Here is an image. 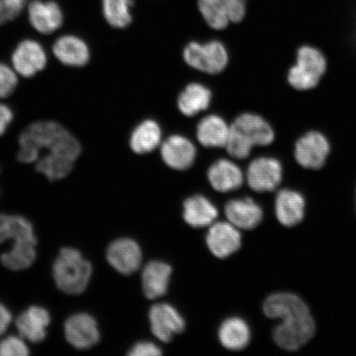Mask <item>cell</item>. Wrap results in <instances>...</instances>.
Wrapping results in <instances>:
<instances>
[{"mask_svg":"<svg viewBox=\"0 0 356 356\" xmlns=\"http://www.w3.org/2000/svg\"><path fill=\"white\" fill-rule=\"evenodd\" d=\"M266 317L280 319L273 331V340L280 348L296 351L314 337L316 325L308 305L291 293H275L264 302Z\"/></svg>","mask_w":356,"mask_h":356,"instance_id":"cell-1","label":"cell"},{"mask_svg":"<svg viewBox=\"0 0 356 356\" xmlns=\"http://www.w3.org/2000/svg\"><path fill=\"white\" fill-rule=\"evenodd\" d=\"M17 159L24 163L38 161L43 151L47 154L63 156L75 161L82 152L81 145L73 135L54 122L31 124L19 137Z\"/></svg>","mask_w":356,"mask_h":356,"instance_id":"cell-2","label":"cell"},{"mask_svg":"<svg viewBox=\"0 0 356 356\" xmlns=\"http://www.w3.org/2000/svg\"><path fill=\"white\" fill-rule=\"evenodd\" d=\"M275 139L274 129L266 119L255 113H244L231 124L225 148L231 157L244 159L254 147L270 145Z\"/></svg>","mask_w":356,"mask_h":356,"instance_id":"cell-3","label":"cell"},{"mask_svg":"<svg viewBox=\"0 0 356 356\" xmlns=\"http://www.w3.org/2000/svg\"><path fill=\"white\" fill-rule=\"evenodd\" d=\"M52 274L60 291L67 295L77 296L86 291L92 267L77 249L64 248L53 264Z\"/></svg>","mask_w":356,"mask_h":356,"instance_id":"cell-4","label":"cell"},{"mask_svg":"<svg viewBox=\"0 0 356 356\" xmlns=\"http://www.w3.org/2000/svg\"><path fill=\"white\" fill-rule=\"evenodd\" d=\"M327 69L323 53L317 47L305 44L298 49L296 63L287 73V82L296 91H309L321 82Z\"/></svg>","mask_w":356,"mask_h":356,"instance_id":"cell-5","label":"cell"},{"mask_svg":"<svg viewBox=\"0 0 356 356\" xmlns=\"http://www.w3.org/2000/svg\"><path fill=\"white\" fill-rule=\"evenodd\" d=\"M184 59L191 68L208 74H218L224 71L229 63V52L219 41L207 43L191 42L184 51Z\"/></svg>","mask_w":356,"mask_h":356,"instance_id":"cell-6","label":"cell"},{"mask_svg":"<svg viewBox=\"0 0 356 356\" xmlns=\"http://www.w3.org/2000/svg\"><path fill=\"white\" fill-rule=\"evenodd\" d=\"M330 153V142L323 133L317 131L306 132L293 146V156L298 164L312 170L322 168Z\"/></svg>","mask_w":356,"mask_h":356,"instance_id":"cell-7","label":"cell"},{"mask_svg":"<svg viewBox=\"0 0 356 356\" xmlns=\"http://www.w3.org/2000/svg\"><path fill=\"white\" fill-rule=\"evenodd\" d=\"M247 0H198L200 13L211 29L222 30L238 24L246 15Z\"/></svg>","mask_w":356,"mask_h":356,"instance_id":"cell-8","label":"cell"},{"mask_svg":"<svg viewBox=\"0 0 356 356\" xmlns=\"http://www.w3.org/2000/svg\"><path fill=\"white\" fill-rule=\"evenodd\" d=\"M249 188L257 193H270L278 188L283 179V167L277 159L257 158L249 164L246 173Z\"/></svg>","mask_w":356,"mask_h":356,"instance_id":"cell-9","label":"cell"},{"mask_svg":"<svg viewBox=\"0 0 356 356\" xmlns=\"http://www.w3.org/2000/svg\"><path fill=\"white\" fill-rule=\"evenodd\" d=\"M149 319L151 332L157 339L165 343L186 328L185 319L179 311L167 302H160L151 307Z\"/></svg>","mask_w":356,"mask_h":356,"instance_id":"cell-10","label":"cell"},{"mask_svg":"<svg viewBox=\"0 0 356 356\" xmlns=\"http://www.w3.org/2000/svg\"><path fill=\"white\" fill-rule=\"evenodd\" d=\"M65 336L67 341L78 350H88L100 340L97 323L92 315L86 313L75 314L65 323Z\"/></svg>","mask_w":356,"mask_h":356,"instance_id":"cell-11","label":"cell"},{"mask_svg":"<svg viewBox=\"0 0 356 356\" xmlns=\"http://www.w3.org/2000/svg\"><path fill=\"white\" fill-rule=\"evenodd\" d=\"M142 257L139 243L129 238L115 239L106 250L108 264L122 275L135 273L140 267Z\"/></svg>","mask_w":356,"mask_h":356,"instance_id":"cell-12","label":"cell"},{"mask_svg":"<svg viewBox=\"0 0 356 356\" xmlns=\"http://www.w3.org/2000/svg\"><path fill=\"white\" fill-rule=\"evenodd\" d=\"M206 242L213 256L225 259L241 248L242 236L239 229L229 222H215L208 230Z\"/></svg>","mask_w":356,"mask_h":356,"instance_id":"cell-13","label":"cell"},{"mask_svg":"<svg viewBox=\"0 0 356 356\" xmlns=\"http://www.w3.org/2000/svg\"><path fill=\"white\" fill-rule=\"evenodd\" d=\"M12 63L16 72L22 77H33L46 67L47 53L42 44L37 41L24 40L13 51Z\"/></svg>","mask_w":356,"mask_h":356,"instance_id":"cell-14","label":"cell"},{"mask_svg":"<svg viewBox=\"0 0 356 356\" xmlns=\"http://www.w3.org/2000/svg\"><path fill=\"white\" fill-rule=\"evenodd\" d=\"M160 154L167 166L177 171H185L193 165L197 149L188 138L172 135L163 142Z\"/></svg>","mask_w":356,"mask_h":356,"instance_id":"cell-15","label":"cell"},{"mask_svg":"<svg viewBox=\"0 0 356 356\" xmlns=\"http://www.w3.org/2000/svg\"><path fill=\"white\" fill-rule=\"evenodd\" d=\"M225 212L230 224L238 229H254L264 220V211L250 197L229 200L225 204Z\"/></svg>","mask_w":356,"mask_h":356,"instance_id":"cell-16","label":"cell"},{"mask_svg":"<svg viewBox=\"0 0 356 356\" xmlns=\"http://www.w3.org/2000/svg\"><path fill=\"white\" fill-rule=\"evenodd\" d=\"M209 182L218 193H226L238 190L243 184L244 175L237 164L221 159L212 163L207 172Z\"/></svg>","mask_w":356,"mask_h":356,"instance_id":"cell-17","label":"cell"},{"mask_svg":"<svg viewBox=\"0 0 356 356\" xmlns=\"http://www.w3.org/2000/svg\"><path fill=\"white\" fill-rule=\"evenodd\" d=\"M51 323L48 310L40 306H32L16 319V327L20 336L33 343H39L47 337V328Z\"/></svg>","mask_w":356,"mask_h":356,"instance_id":"cell-18","label":"cell"},{"mask_svg":"<svg viewBox=\"0 0 356 356\" xmlns=\"http://www.w3.org/2000/svg\"><path fill=\"white\" fill-rule=\"evenodd\" d=\"M275 212L280 224L291 228L304 220L305 200L299 191L280 190L275 197Z\"/></svg>","mask_w":356,"mask_h":356,"instance_id":"cell-19","label":"cell"},{"mask_svg":"<svg viewBox=\"0 0 356 356\" xmlns=\"http://www.w3.org/2000/svg\"><path fill=\"white\" fill-rule=\"evenodd\" d=\"M172 270L165 261H151L142 271V289L147 299L154 300L165 296Z\"/></svg>","mask_w":356,"mask_h":356,"instance_id":"cell-20","label":"cell"},{"mask_svg":"<svg viewBox=\"0 0 356 356\" xmlns=\"http://www.w3.org/2000/svg\"><path fill=\"white\" fill-rule=\"evenodd\" d=\"M29 17L31 24L40 33L51 34L59 29L64 17L61 8L53 1L35 0L30 3Z\"/></svg>","mask_w":356,"mask_h":356,"instance_id":"cell-21","label":"cell"},{"mask_svg":"<svg viewBox=\"0 0 356 356\" xmlns=\"http://www.w3.org/2000/svg\"><path fill=\"white\" fill-rule=\"evenodd\" d=\"M219 211L210 199L202 195H194L185 200L182 217L193 228L211 226L216 222Z\"/></svg>","mask_w":356,"mask_h":356,"instance_id":"cell-22","label":"cell"},{"mask_svg":"<svg viewBox=\"0 0 356 356\" xmlns=\"http://www.w3.org/2000/svg\"><path fill=\"white\" fill-rule=\"evenodd\" d=\"M52 50L58 60L67 66L83 67L90 60L88 44L76 35H65L58 38Z\"/></svg>","mask_w":356,"mask_h":356,"instance_id":"cell-23","label":"cell"},{"mask_svg":"<svg viewBox=\"0 0 356 356\" xmlns=\"http://www.w3.org/2000/svg\"><path fill=\"white\" fill-rule=\"evenodd\" d=\"M218 337L225 349L242 350L250 343L251 329L242 318L230 317L221 323Z\"/></svg>","mask_w":356,"mask_h":356,"instance_id":"cell-24","label":"cell"},{"mask_svg":"<svg viewBox=\"0 0 356 356\" xmlns=\"http://www.w3.org/2000/svg\"><path fill=\"white\" fill-rule=\"evenodd\" d=\"M230 127L225 119L218 115H209L200 121L197 127L199 143L207 148L225 147L229 136Z\"/></svg>","mask_w":356,"mask_h":356,"instance_id":"cell-25","label":"cell"},{"mask_svg":"<svg viewBox=\"0 0 356 356\" xmlns=\"http://www.w3.org/2000/svg\"><path fill=\"white\" fill-rule=\"evenodd\" d=\"M212 100L211 89L199 83H191L178 96V109L186 117H194L207 110Z\"/></svg>","mask_w":356,"mask_h":356,"instance_id":"cell-26","label":"cell"},{"mask_svg":"<svg viewBox=\"0 0 356 356\" xmlns=\"http://www.w3.org/2000/svg\"><path fill=\"white\" fill-rule=\"evenodd\" d=\"M162 130L154 120H145L134 129L130 147L134 153L145 154L153 152L161 145Z\"/></svg>","mask_w":356,"mask_h":356,"instance_id":"cell-27","label":"cell"},{"mask_svg":"<svg viewBox=\"0 0 356 356\" xmlns=\"http://www.w3.org/2000/svg\"><path fill=\"white\" fill-rule=\"evenodd\" d=\"M8 240L15 243L26 240L38 241L32 222L25 217L0 213V244Z\"/></svg>","mask_w":356,"mask_h":356,"instance_id":"cell-28","label":"cell"},{"mask_svg":"<svg viewBox=\"0 0 356 356\" xmlns=\"http://www.w3.org/2000/svg\"><path fill=\"white\" fill-rule=\"evenodd\" d=\"M38 241L26 240L13 244L10 251L0 256V261L6 268L11 270H22L32 266L37 258Z\"/></svg>","mask_w":356,"mask_h":356,"instance_id":"cell-29","label":"cell"},{"mask_svg":"<svg viewBox=\"0 0 356 356\" xmlns=\"http://www.w3.org/2000/svg\"><path fill=\"white\" fill-rule=\"evenodd\" d=\"M35 163V169L38 172L46 176L49 181H56L70 175L74 161L63 156L48 154L40 157Z\"/></svg>","mask_w":356,"mask_h":356,"instance_id":"cell-30","label":"cell"},{"mask_svg":"<svg viewBox=\"0 0 356 356\" xmlns=\"http://www.w3.org/2000/svg\"><path fill=\"white\" fill-rule=\"evenodd\" d=\"M131 0H102V11L106 22L117 29H124L131 24Z\"/></svg>","mask_w":356,"mask_h":356,"instance_id":"cell-31","label":"cell"},{"mask_svg":"<svg viewBox=\"0 0 356 356\" xmlns=\"http://www.w3.org/2000/svg\"><path fill=\"white\" fill-rule=\"evenodd\" d=\"M29 354L28 346L20 337L10 336L0 341V356H26Z\"/></svg>","mask_w":356,"mask_h":356,"instance_id":"cell-32","label":"cell"},{"mask_svg":"<svg viewBox=\"0 0 356 356\" xmlns=\"http://www.w3.org/2000/svg\"><path fill=\"white\" fill-rule=\"evenodd\" d=\"M17 86L15 71L6 64L0 63V99L10 96Z\"/></svg>","mask_w":356,"mask_h":356,"instance_id":"cell-33","label":"cell"},{"mask_svg":"<svg viewBox=\"0 0 356 356\" xmlns=\"http://www.w3.org/2000/svg\"><path fill=\"white\" fill-rule=\"evenodd\" d=\"M162 355V350L159 346L151 341H139L134 345L128 355L130 356H158Z\"/></svg>","mask_w":356,"mask_h":356,"instance_id":"cell-34","label":"cell"},{"mask_svg":"<svg viewBox=\"0 0 356 356\" xmlns=\"http://www.w3.org/2000/svg\"><path fill=\"white\" fill-rule=\"evenodd\" d=\"M13 119V114L10 106L0 104V136L6 132Z\"/></svg>","mask_w":356,"mask_h":356,"instance_id":"cell-35","label":"cell"},{"mask_svg":"<svg viewBox=\"0 0 356 356\" xmlns=\"http://www.w3.org/2000/svg\"><path fill=\"white\" fill-rule=\"evenodd\" d=\"M12 322V314L6 306L0 304V336L6 332Z\"/></svg>","mask_w":356,"mask_h":356,"instance_id":"cell-36","label":"cell"},{"mask_svg":"<svg viewBox=\"0 0 356 356\" xmlns=\"http://www.w3.org/2000/svg\"><path fill=\"white\" fill-rule=\"evenodd\" d=\"M11 21L7 8V0H0V25Z\"/></svg>","mask_w":356,"mask_h":356,"instance_id":"cell-37","label":"cell"}]
</instances>
